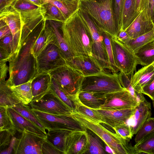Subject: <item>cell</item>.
<instances>
[{
  "label": "cell",
  "mask_w": 154,
  "mask_h": 154,
  "mask_svg": "<svg viewBox=\"0 0 154 154\" xmlns=\"http://www.w3.org/2000/svg\"><path fill=\"white\" fill-rule=\"evenodd\" d=\"M63 38L74 56H91L92 39L90 31L78 9L62 23Z\"/></svg>",
  "instance_id": "cell-1"
},
{
  "label": "cell",
  "mask_w": 154,
  "mask_h": 154,
  "mask_svg": "<svg viewBox=\"0 0 154 154\" xmlns=\"http://www.w3.org/2000/svg\"><path fill=\"white\" fill-rule=\"evenodd\" d=\"M102 31L116 38L119 32L114 16L113 0H79V8Z\"/></svg>",
  "instance_id": "cell-2"
},
{
  "label": "cell",
  "mask_w": 154,
  "mask_h": 154,
  "mask_svg": "<svg viewBox=\"0 0 154 154\" xmlns=\"http://www.w3.org/2000/svg\"><path fill=\"white\" fill-rule=\"evenodd\" d=\"M32 45L23 44L16 54L6 82L10 87L15 86L32 80L38 73L36 58L31 51Z\"/></svg>",
  "instance_id": "cell-3"
},
{
  "label": "cell",
  "mask_w": 154,
  "mask_h": 154,
  "mask_svg": "<svg viewBox=\"0 0 154 154\" xmlns=\"http://www.w3.org/2000/svg\"><path fill=\"white\" fill-rule=\"evenodd\" d=\"M71 116L86 129L98 136L116 154H134L133 146L128 141L117 133L108 130L100 123L94 121L76 111H72Z\"/></svg>",
  "instance_id": "cell-4"
},
{
  "label": "cell",
  "mask_w": 154,
  "mask_h": 154,
  "mask_svg": "<svg viewBox=\"0 0 154 154\" xmlns=\"http://www.w3.org/2000/svg\"><path fill=\"white\" fill-rule=\"evenodd\" d=\"M14 8L21 16L23 26L20 45L34 29L44 20L45 10L43 6H38L28 0H17Z\"/></svg>",
  "instance_id": "cell-5"
},
{
  "label": "cell",
  "mask_w": 154,
  "mask_h": 154,
  "mask_svg": "<svg viewBox=\"0 0 154 154\" xmlns=\"http://www.w3.org/2000/svg\"><path fill=\"white\" fill-rule=\"evenodd\" d=\"M125 89L121 84L118 74L103 71L97 74L85 76L80 91L106 94Z\"/></svg>",
  "instance_id": "cell-6"
},
{
  "label": "cell",
  "mask_w": 154,
  "mask_h": 154,
  "mask_svg": "<svg viewBox=\"0 0 154 154\" xmlns=\"http://www.w3.org/2000/svg\"><path fill=\"white\" fill-rule=\"evenodd\" d=\"M79 14L88 27L92 35V56L104 71L112 73L103 35V31L85 12L78 9Z\"/></svg>",
  "instance_id": "cell-7"
},
{
  "label": "cell",
  "mask_w": 154,
  "mask_h": 154,
  "mask_svg": "<svg viewBox=\"0 0 154 154\" xmlns=\"http://www.w3.org/2000/svg\"><path fill=\"white\" fill-rule=\"evenodd\" d=\"M67 94L76 97L84 76L67 64L48 72Z\"/></svg>",
  "instance_id": "cell-8"
},
{
  "label": "cell",
  "mask_w": 154,
  "mask_h": 154,
  "mask_svg": "<svg viewBox=\"0 0 154 154\" xmlns=\"http://www.w3.org/2000/svg\"><path fill=\"white\" fill-rule=\"evenodd\" d=\"M31 109L45 129H66L85 131L86 129L71 115H54L32 108Z\"/></svg>",
  "instance_id": "cell-9"
},
{
  "label": "cell",
  "mask_w": 154,
  "mask_h": 154,
  "mask_svg": "<svg viewBox=\"0 0 154 154\" xmlns=\"http://www.w3.org/2000/svg\"><path fill=\"white\" fill-rule=\"evenodd\" d=\"M35 58L38 74L48 72L67 64L60 48L54 41L49 43Z\"/></svg>",
  "instance_id": "cell-10"
},
{
  "label": "cell",
  "mask_w": 154,
  "mask_h": 154,
  "mask_svg": "<svg viewBox=\"0 0 154 154\" xmlns=\"http://www.w3.org/2000/svg\"><path fill=\"white\" fill-rule=\"evenodd\" d=\"M114 61L120 72L128 74L134 72L137 65L133 52L116 38L110 37Z\"/></svg>",
  "instance_id": "cell-11"
},
{
  "label": "cell",
  "mask_w": 154,
  "mask_h": 154,
  "mask_svg": "<svg viewBox=\"0 0 154 154\" xmlns=\"http://www.w3.org/2000/svg\"><path fill=\"white\" fill-rule=\"evenodd\" d=\"M29 105L32 109L52 114H70L72 112L51 89Z\"/></svg>",
  "instance_id": "cell-12"
},
{
  "label": "cell",
  "mask_w": 154,
  "mask_h": 154,
  "mask_svg": "<svg viewBox=\"0 0 154 154\" xmlns=\"http://www.w3.org/2000/svg\"><path fill=\"white\" fill-rule=\"evenodd\" d=\"M45 139L25 131L20 138H16L13 153L42 154V146Z\"/></svg>",
  "instance_id": "cell-13"
},
{
  "label": "cell",
  "mask_w": 154,
  "mask_h": 154,
  "mask_svg": "<svg viewBox=\"0 0 154 154\" xmlns=\"http://www.w3.org/2000/svg\"><path fill=\"white\" fill-rule=\"evenodd\" d=\"M105 96V102L100 107V109H112L133 108L139 103L126 89L107 93Z\"/></svg>",
  "instance_id": "cell-14"
},
{
  "label": "cell",
  "mask_w": 154,
  "mask_h": 154,
  "mask_svg": "<svg viewBox=\"0 0 154 154\" xmlns=\"http://www.w3.org/2000/svg\"><path fill=\"white\" fill-rule=\"evenodd\" d=\"M67 65L84 76L97 74L104 71L97 61L91 56H79L66 61Z\"/></svg>",
  "instance_id": "cell-15"
},
{
  "label": "cell",
  "mask_w": 154,
  "mask_h": 154,
  "mask_svg": "<svg viewBox=\"0 0 154 154\" xmlns=\"http://www.w3.org/2000/svg\"><path fill=\"white\" fill-rule=\"evenodd\" d=\"M151 115L150 103L143 97L134 107L133 113L126 123L129 126L133 135L136 134L140 128Z\"/></svg>",
  "instance_id": "cell-16"
},
{
  "label": "cell",
  "mask_w": 154,
  "mask_h": 154,
  "mask_svg": "<svg viewBox=\"0 0 154 154\" xmlns=\"http://www.w3.org/2000/svg\"><path fill=\"white\" fill-rule=\"evenodd\" d=\"M0 19L4 20L9 26L15 48H19L21 46L20 40L23 26L20 13L12 6L0 12Z\"/></svg>",
  "instance_id": "cell-17"
},
{
  "label": "cell",
  "mask_w": 154,
  "mask_h": 154,
  "mask_svg": "<svg viewBox=\"0 0 154 154\" xmlns=\"http://www.w3.org/2000/svg\"><path fill=\"white\" fill-rule=\"evenodd\" d=\"M134 107L112 109H93L101 117L104 124L113 129L125 123L131 116Z\"/></svg>",
  "instance_id": "cell-18"
},
{
  "label": "cell",
  "mask_w": 154,
  "mask_h": 154,
  "mask_svg": "<svg viewBox=\"0 0 154 154\" xmlns=\"http://www.w3.org/2000/svg\"><path fill=\"white\" fill-rule=\"evenodd\" d=\"M86 131H72L68 134L65 140L64 154H85L88 149Z\"/></svg>",
  "instance_id": "cell-19"
},
{
  "label": "cell",
  "mask_w": 154,
  "mask_h": 154,
  "mask_svg": "<svg viewBox=\"0 0 154 154\" xmlns=\"http://www.w3.org/2000/svg\"><path fill=\"white\" fill-rule=\"evenodd\" d=\"M14 127L19 132L24 131L46 138L47 132L18 113L11 107L7 108Z\"/></svg>",
  "instance_id": "cell-20"
},
{
  "label": "cell",
  "mask_w": 154,
  "mask_h": 154,
  "mask_svg": "<svg viewBox=\"0 0 154 154\" xmlns=\"http://www.w3.org/2000/svg\"><path fill=\"white\" fill-rule=\"evenodd\" d=\"M154 28V25L152 20L146 15L143 10L125 31L131 38H134L148 32Z\"/></svg>",
  "instance_id": "cell-21"
},
{
  "label": "cell",
  "mask_w": 154,
  "mask_h": 154,
  "mask_svg": "<svg viewBox=\"0 0 154 154\" xmlns=\"http://www.w3.org/2000/svg\"><path fill=\"white\" fill-rule=\"evenodd\" d=\"M51 79L48 73L43 72L38 74L31 80L32 100L38 99L50 89Z\"/></svg>",
  "instance_id": "cell-22"
},
{
  "label": "cell",
  "mask_w": 154,
  "mask_h": 154,
  "mask_svg": "<svg viewBox=\"0 0 154 154\" xmlns=\"http://www.w3.org/2000/svg\"><path fill=\"white\" fill-rule=\"evenodd\" d=\"M105 94L95 92L80 91L77 97L82 104L89 108H100L106 101Z\"/></svg>",
  "instance_id": "cell-23"
},
{
  "label": "cell",
  "mask_w": 154,
  "mask_h": 154,
  "mask_svg": "<svg viewBox=\"0 0 154 154\" xmlns=\"http://www.w3.org/2000/svg\"><path fill=\"white\" fill-rule=\"evenodd\" d=\"M46 21L31 48L32 52L35 58L49 43L53 41L51 28L50 25L46 23Z\"/></svg>",
  "instance_id": "cell-24"
},
{
  "label": "cell",
  "mask_w": 154,
  "mask_h": 154,
  "mask_svg": "<svg viewBox=\"0 0 154 154\" xmlns=\"http://www.w3.org/2000/svg\"><path fill=\"white\" fill-rule=\"evenodd\" d=\"M154 77V68L152 64L144 66L133 74L132 84L134 88L141 92L142 88Z\"/></svg>",
  "instance_id": "cell-25"
},
{
  "label": "cell",
  "mask_w": 154,
  "mask_h": 154,
  "mask_svg": "<svg viewBox=\"0 0 154 154\" xmlns=\"http://www.w3.org/2000/svg\"><path fill=\"white\" fill-rule=\"evenodd\" d=\"M21 101L5 80H0V106L12 107Z\"/></svg>",
  "instance_id": "cell-26"
},
{
  "label": "cell",
  "mask_w": 154,
  "mask_h": 154,
  "mask_svg": "<svg viewBox=\"0 0 154 154\" xmlns=\"http://www.w3.org/2000/svg\"><path fill=\"white\" fill-rule=\"evenodd\" d=\"M48 131L46 140L64 154L66 137L72 131L66 129L49 130Z\"/></svg>",
  "instance_id": "cell-27"
},
{
  "label": "cell",
  "mask_w": 154,
  "mask_h": 154,
  "mask_svg": "<svg viewBox=\"0 0 154 154\" xmlns=\"http://www.w3.org/2000/svg\"><path fill=\"white\" fill-rule=\"evenodd\" d=\"M134 53L137 64L145 66L152 64L154 61V40L141 47Z\"/></svg>",
  "instance_id": "cell-28"
},
{
  "label": "cell",
  "mask_w": 154,
  "mask_h": 154,
  "mask_svg": "<svg viewBox=\"0 0 154 154\" xmlns=\"http://www.w3.org/2000/svg\"><path fill=\"white\" fill-rule=\"evenodd\" d=\"M136 2V0H124L121 31H125L139 14L135 11Z\"/></svg>",
  "instance_id": "cell-29"
},
{
  "label": "cell",
  "mask_w": 154,
  "mask_h": 154,
  "mask_svg": "<svg viewBox=\"0 0 154 154\" xmlns=\"http://www.w3.org/2000/svg\"><path fill=\"white\" fill-rule=\"evenodd\" d=\"M42 4L48 2L56 6L63 14L65 20L79 8V0L65 2L58 0H41Z\"/></svg>",
  "instance_id": "cell-30"
},
{
  "label": "cell",
  "mask_w": 154,
  "mask_h": 154,
  "mask_svg": "<svg viewBox=\"0 0 154 154\" xmlns=\"http://www.w3.org/2000/svg\"><path fill=\"white\" fill-rule=\"evenodd\" d=\"M86 131L88 141V149L85 154L106 153V147L102 142L103 140L90 130L86 129Z\"/></svg>",
  "instance_id": "cell-31"
},
{
  "label": "cell",
  "mask_w": 154,
  "mask_h": 154,
  "mask_svg": "<svg viewBox=\"0 0 154 154\" xmlns=\"http://www.w3.org/2000/svg\"><path fill=\"white\" fill-rule=\"evenodd\" d=\"M11 87L21 103L25 105H28L31 102L33 96L31 80L20 85Z\"/></svg>",
  "instance_id": "cell-32"
},
{
  "label": "cell",
  "mask_w": 154,
  "mask_h": 154,
  "mask_svg": "<svg viewBox=\"0 0 154 154\" xmlns=\"http://www.w3.org/2000/svg\"><path fill=\"white\" fill-rule=\"evenodd\" d=\"M133 147L135 154H154V132L136 143Z\"/></svg>",
  "instance_id": "cell-33"
},
{
  "label": "cell",
  "mask_w": 154,
  "mask_h": 154,
  "mask_svg": "<svg viewBox=\"0 0 154 154\" xmlns=\"http://www.w3.org/2000/svg\"><path fill=\"white\" fill-rule=\"evenodd\" d=\"M50 89L71 110L72 112L75 111V101L77 97H74L67 94L52 78Z\"/></svg>",
  "instance_id": "cell-34"
},
{
  "label": "cell",
  "mask_w": 154,
  "mask_h": 154,
  "mask_svg": "<svg viewBox=\"0 0 154 154\" xmlns=\"http://www.w3.org/2000/svg\"><path fill=\"white\" fill-rule=\"evenodd\" d=\"M154 40V28L148 32L134 38H131L125 44L133 52Z\"/></svg>",
  "instance_id": "cell-35"
},
{
  "label": "cell",
  "mask_w": 154,
  "mask_h": 154,
  "mask_svg": "<svg viewBox=\"0 0 154 154\" xmlns=\"http://www.w3.org/2000/svg\"><path fill=\"white\" fill-rule=\"evenodd\" d=\"M11 107L22 116L46 131L44 126L34 114L29 106L20 102Z\"/></svg>",
  "instance_id": "cell-36"
},
{
  "label": "cell",
  "mask_w": 154,
  "mask_h": 154,
  "mask_svg": "<svg viewBox=\"0 0 154 154\" xmlns=\"http://www.w3.org/2000/svg\"><path fill=\"white\" fill-rule=\"evenodd\" d=\"M134 72L128 74H125L120 72L118 75L122 86L127 90L133 97L139 102L143 95V93L136 91L132 86V80Z\"/></svg>",
  "instance_id": "cell-37"
},
{
  "label": "cell",
  "mask_w": 154,
  "mask_h": 154,
  "mask_svg": "<svg viewBox=\"0 0 154 154\" xmlns=\"http://www.w3.org/2000/svg\"><path fill=\"white\" fill-rule=\"evenodd\" d=\"M0 131H6L12 136L17 131L8 113L7 108L0 106Z\"/></svg>",
  "instance_id": "cell-38"
},
{
  "label": "cell",
  "mask_w": 154,
  "mask_h": 154,
  "mask_svg": "<svg viewBox=\"0 0 154 154\" xmlns=\"http://www.w3.org/2000/svg\"><path fill=\"white\" fill-rule=\"evenodd\" d=\"M42 5L45 10L44 19L45 20H54L61 23L65 20L61 12L55 5L46 2L42 4Z\"/></svg>",
  "instance_id": "cell-39"
},
{
  "label": "cell",
  "mask_w": 154,
  "mask_h": 154,
  "mask_svg": "<svg viewBox=\"0 0 154 154\" xmlns=\"http://www.w3.org/2000/svg\"><path fill=\"white\" fill-rule=\"evenodd\" d=\"M76 109L75 111L79 112L91 119L100 123L104 124L101 117L93 109L82 104L77 98L75 101Z\"/></svg>",
  "instance_id": "cell-40"
},
{
  "label": "cell",
  "mask_w": 154,
  "mask_h": 154,
  "mask_svg": "<svg viewBox=\"0 0 154 154\" xmlns=\"http://www.w3.org/2000/svg\"><path fill=\"white\" fill-rule=\"evenodd\" d=\"M103 35L112 73H117L120 71L114 61L111 41V35L103 31Z\"/></svg>",
  "instance_id": "cell-41"
},
{
  "label": "cell",
  "mask_w": 154,
  "mask_h": 154,
  "mask_svg": "<svg viewBox=\"0 0 154 154\" xmlns=\"http://www.w3.org/2000/svg\"><path fill=\"white\" fill-rule=\"evenodd\" d=\"M154 132V118L150 117L146 120L136 134L135 143L146 135Z\"/></svg>",
  "instance_id": "cell-42"
},
{
  "label": "cell",
  "mask_w": 154,
  "mask_h": 154,
  "mask_svg": "<svg viewBox=\"0 0 154 154\" xmlns=\"http://www.w3.org/2000/svg\"><path fill=\"white\" fill-rule=\"evenodd\" d=\"M124 0H113L114 13L119 32L122 28V13Z\"/></svg>",
  "instance_id": "cell-43"
},
{
  "label": "cell",
  "mask_w": 154,
  "mask_h": 154,
  "mask_svg": "<svg viewBox=\"0 0 154 154\" xmlns=\"http://www.w3.org/2000/svg\"><path fill=\"white\" fill-rule=\"evenodd\" d=\"M0 48L11 55L15 53L14 41L11 33L0 38Z\"/></svg>",
  "instance_id": "cell-44"
},
{
  "label": "cell",
  "mask_w": 154,
  "mask_h": 154,
  "mask_svg": "<svg viewBox=\"0 0 154 154\" xmlns=\"http://www.w3.org/2000/svg\"><path fill=\"white\" fill-rule=\"evenodd\" d=\"M113 129L116 133L128 141H129L133 136L129 126L126 123L119 125Z\"/></svg>",
  "instance_id": "cell-45"
},
{
  "label": "cell",
  "mask_w": 154,
  "mask_h": 154,
  "mask_svg": "<svg viewBox=\"0 0 154 154\" xmlns=\"http://www.w3.org/2000/svg\"><path fill=\"white\" fill-rule=\"evenodd\" d=\"M12 136L7 131H0V151L8 146Z\"/></svg>",
  "instance_id": "cell-46"
},
{
  "label": "cell",
  "mask_w": 154,
  "mask_h": 154,
  "mask_svg": "<svg viewBox=\"0 0 154 154\" xmlns=\"http://www.w3.org/2000/svg\"><path fill=\"white\" fill-rule=\"evenodd\" d=\"M42 154H62L63 153L57 148L46 139L42 145Z\"/></svg>",
  "instance_id": "cell-47"
},
{
  "label": "cell",
  "mask_w": 154,
  "mask_h": 154,
  "mask_svg": "<svg viewBox=\"0 0 154 154\" xmlns=\"http://www.w3.org/2000/svg\"><path fill=\"white\" fill-rule=\"evenodd\" d=\"M141 92L148 96L152 100L154 99V77L142 88Z\"/></svg>",
  "instance_id": "cell-48"
},
{
  "label": "cell",
  "mask_w": 154,
  "mask_h": 154,
  "mask_svg": "<svg viewBox=\"0 0 154 154\" xmlns=\"http://www.w3.org/2000/svg\"><path fill=\"white\" fill-rule=\"evenodd\" d=\"M0 38L11 33V30L5 22L0 19Z\"/></svg>",
  "instance_id": "cell-49"
},
{
  "label": "cell",
  "mask_w": 154,
  "mask_h": 154,
  "mask_svg": "<svg viewBox=\"0 0 154 154\" xmlns=\"http://www.w3.org/2000/svg\"><path fill=\"white\" fill-rule=\"evenodd\" d=\"M17 0H0V12L13 6Z\"/></svg>",
  "instance_id": "cell-50"
},
{
  "label": "cell",
  "mask_w": 154,
  "mask_h": 154,
  "mask_svg": "<svg viewBox=\"0 0 154 154\" xmlns=\"http://www.w3.org/2000/svg\"><path fill=\"white\" fill-rule=\"evenodd\" d=\"M16 138L13 136L10 143L7 148L1 151L0 154H11L13 152L14 146Z\"/></svg>",
  "instance_id": "cell-51"
},
{
  "label": "cell",
  "mask_w": 154,
  "mask_h": 154,
  "mask_svg": "<svg viewBox=\"0 0 154 154\" xmlns=\"http://www.w3.org/2000/svg\"><path fill=\"white\" fill-rule=\"evenodd\" d=\"M116 38L123 43L125 44L131 38L125 31H121L118 33Z\"/></svg>",
  "instance_id": "cell-52"
},
{
  "label": "cell",
  "mask_w": 154,
  "mask_h": 154,
  "mask_svg": "<svg viewBox=\"0 0 154 154\" xmlns=\"http://www.w3.org/2000/svg\"><path fill=\"white\" fill-rule=\"evenodd\" d=\"M147 0H136L135 11L138 14L144 10Z\"/></svg>",
  "instance_id": "cell-53"
},
{
  "label": "cell",
  "mask_w": 154,
  "mask_h": 154,
  "mask_svg": "<svg viewBox=\"0 0 154 154\" xmlns=\"http://www.w3.org/2000/svg\"><path fill=\"white\" fill-rule=\"evenodd\" d=\"M152 1V0H147L146 5L144 9L146 15L150 18V8Z\"/></svg>",
  "instance_id": "cell-54"
},
{
  "label": "cell",
  "mask_w": 154,
  "mask_h": 154,
  "mask_svg": "<svg viewBox=\"0 0 154 154\" xmlns=\"http://www.w3.org/2000/svg\"><path fill=\"white\" fill-rule=\"evenodd\" d=\"M33 4L38 6H42L41 0H28Z\"/></svg>",
  "instance_id": "cell-55"
},
{
  "label": "cell",
  "mask_w": 154,
  "mask_h": 154,
  "mask_svg": "<svg viewBox=\"0 0 154 154\" xmlns=\"http://www.w3.org/2000/svg\"><path fill=\"white\" fill-rule=\"evenodd\" d=\"M150 18L154 25V4L153 5L151 12Z\"/></svg>",
  "instance_id": "cell-56"
},
{
  "label": "cell",
  "mask_w": 154,
  "mask_h": 154,
  "mask_svg": "<svg viewBox=\"0 0 154 154\" xmlns=\"http://www.w3.org/2000/svg\"><path fill=\"white\" fill-rule=\"evenodd\" d=\"M61 1H65V2H72L75 0H58Z\"/></svg>",
  "instance_id": "cell-57"
},
{
  "label": "cell",
  "mask_w": 154,
  "mask_h": 154,
  "mask_svg": "<svg viewBox=\"0 0 154 154\" xmlns=\"http://www.w3.org/2000/svg\"><path fill=\"white\" fill-rule=\"evenodd\" d=\"M99 2H102L105 1L106 0H97Z\"/></svg>",
  "instance_id": "cell-58"
},
{
  "label": "cell",
  "mask_w": 154,
  "mask_h": 154,
  "mask_svg": "<svg viewBox=\"0 0 154 154\" xmlns=\"http://www.w3.org/2000/svg\"><path fill=\"white\" fill-rule=\"evenodd\" d=\"M152 65L153 66L154 68V61H153V62H152Z\"/></svg>",
  "instance_id": "cell-59"
},
{
  "label": "cell",
  "mask_w": 154,
  "mask_h": 154,
  "mask_svg": "<svg viewBox=\"0 0 154 154\" xmlns=\"http://www.w3.org/2000/svg\"><path fill=\"white\" fill-rule=\"evenodd\" d=\"M153 105L154 107V99L152 100Z\"/></svg>",
  "instance_id": "cell-60"
}]
</instances>
